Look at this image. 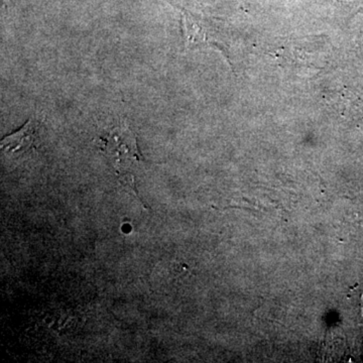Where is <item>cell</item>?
Returning <instances> with one entry per match:
<instances>
[{"instance_id":"obj_1","label":"cell","mask_w":363,"mask_h":363,"mask_svg":"<svg viewBox=\"0 0 363 363\" xmlns=\"http://www.w3.org/2000/svg\"><path fill=\"white\" fill-rule=\"evenodd\" d=\"M98 147L116 169L119 180L124 185L135 190L133 169L145 162L138 147L135 133L126 121L105 131L97 140Z\"/></svg>"},{"instance_id":"obj_2","label":"cell","mask_w":363,"mask_h":363,"mask_svg":"<svg viewBox=\"0 0 363 363\" xmlns=\"http://www.w3.org/2000/svg\"><path fill=\"white\" fill-rule=\"evenodd\" d=\"M40 121L37 116H32L23 126L1 140V150L4 152L16 154L25 152L37 147L40 140Z\"/></svg>"}]
</instances>
